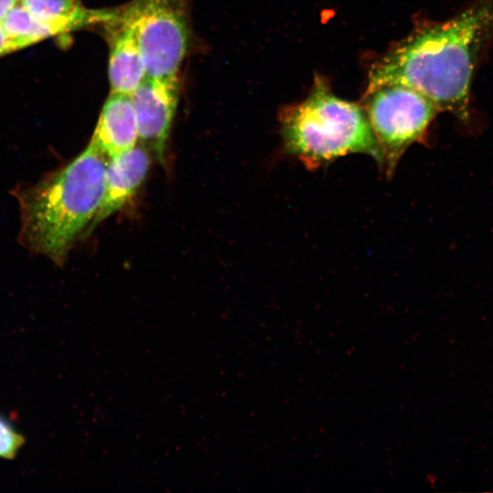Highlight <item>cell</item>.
<instances>
[{
	"label": "cell",
	"instance_id": "obj_8",
	"mask_svg": "<svg viewBox=\"0 0 493 493\" xmlns=\"http://www.w3.org/2000/svg\"><path fill=\"white\" fill-rule=\"evenodd\" d=\"M138 141L131 96L110 92L103 104L90 142L112 158L133 148Z\"/></svg>",
	"mask_w": 493,
	"mask_h": 493
},
{
	"label": "cell",
	"instance_id": "obj_9",
	"mask_svg": "<svg viewBox=\"0 0 493 493\" xmlns=\"http://www.w3.org/2000/svg\"><path fill=\"white\" fill-rule=\"evenodd\" d=\"M110 27L109 80L110 92L131 95L146 77L142 57L132 30L119 17Z\"/></svg>",
	"mask_w": 493,
	"mask_h": 493
},
{
	"label": "cell",
	"instance_id": "obj_7",
	"mask_svg": "<svg viewBox=\"0 0 493 493\" xmlns=\"http://www.w3.org/2000/svg\"><path fill=\"white\" fill-rule=\"evenodd\" d=\"M149 166V151L142 143L110 159L103 198L90 230L132 198L144 181Z\"/></svg>",
	"mask_w": 493,
	"mask_h": 493
},
{
	"label": "cell",
	"instance_id": "obj_2",
	"mask_svg": "<svg viewBox=\"0 0 493 493\" xmlns=\"http://www.w3.org/2000/svg\"><path fill=\"white\" fill-rule=\"evenodd\" d=\"M110 157L89 142L67 165L15 190L23 246L61 266L90 231L100 206Z\"/></svg>",
	"mask_w": 493,
	"mask_h": 493
},
{
	"label": "cell",
	"instance_id": "obj_12",
	"mask_svg": "<svg viewBox=\"0 0 493 493\" xmlns=\"http://www.w3.org/2000/svg\"><path fill=\"white\" fill-rule=\"evenodd\" d=\"M24 444L23 435L0 414V457L14 459Z\"/></svg>",
	"mask_w": 493,
	"mask_h": 493
},
{
	"label": "cell",
	"instance_id": "obj_4",
	"mask_svg": "<svg viewBox=\"0 0 493 493\" xmlns=\"http://www.w3.org/2000/svg\"><path fill=\"white\" fill-rule=\"evenodd\" d=\"M119 17L135 36L146 76L178 75L189 45L187 0H133Z\"/></svg>",
	"mask_w": 493,
	"mask_h": 493
},
{
	"label": "cell",
	"instance_id": "obj_14",
	"mask_svg": "<svg viewBox=\"0 0 493 493\" xmlns=\"http://www.w3.org/2000/svg\"><path fill=\"white\" fill-rule=\"evenodd\" d=\"M18 0H0V22Z\"/></svg>",
	"mask_w": 493,
	"mask_h": 493
},
{
	"label": "cell",
	"instance_id": "obj_5",
	"mask_svg": "<svg viewBox=\"0 0 493 493\" xmlns=\"http://www.w3.org/2000/svg\"><path fill=\"white\" fill-rule=\"evenodd\" d=\"M391 176L404 152L421 142L439 110L421 92L404 85H385L364 93L362 105Z\"/></svg>",
	"mask_w": 493,
	"mask_h": 493
},
{
	"label": "cell",
	"instance_id": "obj_10",
	"mask_svg": "<svg viewBox=\"0 0 493 493\" xmlns=\"http://www.w3.org/2000/svg\"><path fill=\"white\" fill-rule=\"evenodd\" d=\"M18 3L47 26L54 36L97 24H108L118 14V11L86 8L79 0H18Z\"/></svg>",
	"mask_w": 493,
	"mask_h": 493
},
{
	"label": "cell",
	"instance_id": "obj_11",
	"mask_svg": "<svg viewBox=\"0 0 493 493\" xmlns=\"http://www.w3.org/2000/svg\"><path fill=\"white\" fill-rule=\"evenodd\" d=\"M16 50L54 36L51 29L16 3L0 22Z\"/></svg>",
	"mask_w": 493,
	"mask_h": 493
},
{
	"label": "cell",
	"instance_id": "obj_13",
	"mask_svg": "<svg viewBox=\"0 0 493 493\" xmlns=\"http://www.w3.org/2000/svg\"><path fill=\"white\" fill-rule=\"evenodd\" d=\"M16 48L0 24V57L16 51Z\"/></svg>",
	"mask_w": 493,
	"mask_h": 493
},
{
	"label": "cell",
	"instance_id": "obj_3",
	"mask_svg": "<svg viewBox=\"0 0 493 493\" xmlns=\"http://www.w3.org/2000/svg\"><path fill=\"white\" fill-rule=\"evenodd\" d=\"M285 151L309 169L350 153L371 156L383 167L380 146L362 106L335 96L317 76L309 96L279 115Z\"/></svg>",
	"mask_w": 493,
	"mask_h": 493
},
{
	"label": "cell",
	"instance_id": "obj_6",
	"mask_svg": "<svg viewBox=\"0 0 493 493\" xmlns=\"http://www.w3.org/2000/svg\"><path fill=\"white\" fill-rule=\"evenodd\" d=\"M179 93L178 75L164 78L146 76L131 95L139 142L162 162L165 158Z\"/></svg>",
	"mask_w": 493,
	"mask_h": 493
},
{
	"label": "cell",
	"instance_id": "obj_1",
	"mask_svg": "<svg viewBox=\"0 0 493 493\" xmlns=\"http://www.w3.org/2000/svg\"><path fill=\"white\" fill-rule=\"evenodd\" d=\"M492 41L493 0H472L450 19L416 26L375 61L365 93L404 85L467 121L472 79Z\"/></svg>",
	"mask_w": 493,
	"mask_h": 493
}]
</instances>
